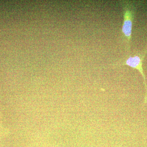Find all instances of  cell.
I'll return each mask as SVG.
<instances>
[{
  "label": "cell",
  "mask_w": 147,
  "mask_h": 147,
  "mask_svg": "<svg viewBox=\"0 0 147 147\" xmlns=\"http://www.w3.org/2000/svg\"><path fill=\"white\" fill-rule=\"evenodd\" d=\"M147 54V47L142 51L141 53L134 55L133 57L129 56L126 59L123 61L121 62H118L114 64V66H118L120 65H126L130 67L131 68L137 69L140 72L144 79L146 94L144 98V103H147V85L146 82V76L144 73L143 68V62L145 56Z\"/></svg>",
  "instance_id": "2"
},
{
  "label": "cell",
  "mask_w": 147,
  "mask_h": 147,
  "mask_svg": "<svg viewBox=\"0 0 147 147\" xmlns=\"http://www.w3.org/2000/svg\"><path fill=\"white\" fill-rule=\"evenodd\" d=\"M134 12L128 3H124L123 20L122 27V33L126 41L127 52L130 51V43L132 35V26L134 19Z\"/></svg>",
  "instance_id": "1"
}]
</instances>
